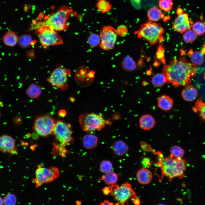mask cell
Returning a JSON list of instances; mask_svg holds the SVG:
<instances>
[{
    "label": "cell",
    "mask_w": 205,
    "mask_h": 205,
    "mask_svg": "<svg viewBox=\"0 0 205 205\" xmlns=\"http://www.w3.org/2000/svg\"><path fill=\"white\" fill-rule=\"evenodd\" d=\"M196 66L190 64L185 57L179 60H174L171 64L164 66L162 73L164 75L166 83H171L175 88L189 85L191 77L195 76L196 73Z\"/></svg>",
    "instance_id": "cell-1"
},
{
    "label": "cell",
    "mask_w": 205,
    "mask_h": 205,
    "mask_svg": "<svg viewBox=\"0 0 205 205\" xmlns=\"http://www.w3.org/2000/svg\"><path fill=\"white\" fill-rule=\"evenodd\" d=\"M159 162L162 172L164 176L172 179L175 177L182 178L187 166V161L184 159L175 157L170 155L164 157L161 155L159 157Z\"/></svg>",
    "instance_id": "cell-2"
},
{
    "label": "cell",
    "mask_w": 205,
    "mask_h": 205,
    "mask_svg": "<svg viewBox=\"0 0 205 205\" xmlns=\"http://www.w3.org/2000/svg\"><path fill=\"white\" fill-rule=\"evenodd\" d=\"M72 11L73 9L70 7L62 6L43 22L40 27L44 26L50 27L56 31L66 30L69 26L67 20Z\"/></svg>",
    "instance_id": "cell-3"
},
{
    "label": "cell",
    "mask_w": 205,
    "mask_h": 205,
    "mask_svg": "<svg viewBox=\"0 0 205 205\" xmlns=\"http://www.w3.org/2000/svg\"><path fill=\"white\" fill-rule=\"evenodd\" d=\"M164 32V29L159 24L149 20L142 25L135 34L139 38L148 41L152 46L163 41Z\"/></svg>",
    "instance_id": "cell-4"
},
{
    "label": "cell",
    "mask_w": 205,
    "mask_h": 205,
    "mask_svg": "<svg viewBox=\"0 0 205 205\" xmlns=\"http://www.w3.org/2000/svg\"><path fill=\"white\" fill-rule=\"evenodd\" d=\"M79 121L82 129L88 133L100 131L110 123L101 115L93 112H85L81 114Z\"/></svg>",
    "instance_id": "cell-5"
},
{
    "label": "cell",
    "mask_w": 205,
    "mask_h": 205,
    "mask_svg": "<svg viewBox=\"0 0 205 205\" xmlns=\"http://www.w3.org/2000/svg\"><path fill=\"white\" fill-rule=\"evenodd\" d=\"M110 195L114 200L122 205L128 204V201L133 200L137 195L130 183L128 182L119 186L116 183L111 186Z\"/></svg>",
    "instance_id": "cell-6"
},
{
    "label": "cell",
    "mask_w": 205,
    "mask_h": 205,
    "mask_svg": "<svg viewBox=\"0 0 205 205\" xmlns=\"http://www.w3.org/2000/svg\"><path fill=\"white\" fill-rule=\"evenodd\" d=\"M71 75V71L69 69L59 65L47 77L46 80L57 89L64 91L68 89L67 80Z\"/></svg>",
    "instance_id": "cell-7"
},
{
    "label": "cell",
    "mask_w": 205,
    "mask_h": 205,
    "mask_svg": "<svg viewBox=\"0 0 205 205\" xmlns=\"http://www.w3.org/2000/svg\"><path fill=\"white\" fill-rule=\"evenodd\" d=\"M36 32L40 43L44 48L63 44L61 37L55 30L50 27L41 26L37 29Z\"/></svg>",
    "instance_id": "cell-8"
},
{
    "label": "cell",
    "mask_w": 205,
    "mask_h": 205,
    "mask_svg": "<svg viewBox=\"0 0 205 205\" xmlns=\"http://www.w3.org/2000/svg\"><path fill=\"white\" fill-rule=\"evenodd\" d=\"M60 172L56 167L51 166L43 167L39 165L35 172V177L33 181L36 187H39L45 183H50L58 178Z\"/></svg>",
    "instance_id": "cell-9"
},
{
    "label": "cell",
    "mask_w": 205,
    "mask_h": 205,
    "mask_svg": "<svg viewBox=\"0 0 205 205\" xmlns=\"http://www.w3.org/2000/svg\"><path fill=\"white\" fill-rule=\"evenodd\" d=\"M52 134L60 144L63 146L68 145L74 142L72 136L71 126L64 121H56Z\"/></svg>",
    "instance_id": "cell-10"
},
{
    "label": "cell",
    "mask_w": 205,
    "mask_h": 205,
    "mask_svg": "<svg viewBox=\"0 0 205 205\" xmlns=\"http://www.w3.org/2000/svg\"><path fill=\"white\" fill-rule=\"evenodd\" d=\"M56 121L49 114L39 116L35 120L33 128L39 135L46 137L52 133Z\"/></svg>",
    "instance_id": "cell-11"
},
{
    "label": "cell",
    "mask_w": 205,
    "mask_h": 205,
    "mask_svg": "<svg viewBox=\"0 0 205 205\" xmlns=\"http://www.w3.org/2000/svg\"><path fill=\"white\" fill-rule=\"evenodd\" d=\"M101 42L100 47L105 50L113 48L116 42V30L110 25L103 26L100 31Z\"/></svg>",
    "instance_id": "cell-12"
},
{
    "label": "cell",
    "mask_w": 205,
    "mask_h": 205,
    "mask_svg": "<svg viewBox=\"0 0 205 205\" xmlns=\"http://www.w3.org/2000/svg\"><path fill=\"white\" fill-rule=\"evenodd\" d=\"M193 24L192 21L189 19L188 15L183 13L176 18L172 27L175 31L182 34L191 29Z\"/></svg>",
    "instance_id": "cell-13"
},
{
    "label": "cell",
    "mask_w": 205,
    "mask_h": 205,
    "mask_svg": "<svg viewBox=\"0 0 205 205\" xmlns=\"http://www.w3.org/2000/svg\"><path fill=\"white\" fill-rule=\"evenodd\" d=\"M16 140L10 135L3 134L0 136V151L3 153H16Z\"/></svg>",
    "instance_id": "cell-14"
},
{
    "label": "cell",
    "mask_w": 205,
    "mask_h": 205,
    "mask_svg": "<svg viewBox=\"0 0 205 205\" xmlns=\"http://www.w3.org/2000/svg\"><path fill=\"white\" fill-rule=\"evenodd\" d=\"M80 68V79L77 81V84L82 87H85L89 86L92 82L94 78L95 73L91 71L88 67L84 66Z\"/></svg>",
    "instance_id": "cell-15"
},
{
    "label": "cell",
    "mask_w": 205,
    "mask_h": 205,
    "mask_svg": "<svg viewBox=\"0 0 205 205\" xmlns=\"http://www.w3.org/2000/svg\"><path fill=\"white\" fill-rule=\"evenodd\" d=\"M155 123L154 118L149 114L142 115L139 118V126L144 130L148 131L151 130L154 127Z\"/></svg>",
    "instance_id": "cell-16"
},
{
    "label": "cell",
    "mask_w": 205,
    "mask_h": 205,
    "mask_svg": "<svg viewBox=\"0 0 205 205\" xmlns=\"http://www.w3.org/2000/svg\"><path fill=\"white\" fill-rule=\"evenodd\" d=\"M136 178L140 183L143 185L147 184L151 181L153 178V174L149 169L142 168L137 172Z\"/></svg>",
    "instance_id": "cell-17"
},
{
    "label": "cell",
    "mask_w": 205,
    "mask_h": 205,
    "mask_svg": "<svg viewBox=\"0 0 205 205\" xmlns=\"http://www.w3.org/2000/svg\"><path fill=\"white\" fill-rule=\"evenodd\" d=\"M112 149L114 153L118 157H121L127 153L129 150V147L124 141L117 140L112 145Z\"/></svg>",
    "instance_id": "cell-18"
},
{
    "label": "cell",
    "mask_w": 205,
    "mask_h": 205,
    "mask_svg": "<svg viewBox=\"0 0 205 205\" xmlns=\"http://www.w3.org/2000/svg\"><path fill=\"white\" fill-rule=\"evenodd\" d=\"M173 100L169 96L163 94L158 98L157 100V106L160 109L165 111L171 110L173 107Z\"/></svg>",
    "instance_id": "cell-19"
},
{
    "label": "cell",
    "mask_w": 205,
    "mask_h": 205,
    "mask_svg": "<svg viewBox=\"0 0 205 205\" xmlns=\"http://www.w3.org/2000/svg\"><path fill=\"white\" fill-rule=\"evenodd\" d=\"M88 133L84 136L82 138L83 145L87 149H92L97 146L98 138L95 135L91 133Z\"/></svg>",
    "instance_id": "cell-20"
},
{
    "label": "cell",
    "mask_w": 205,
    "mask_h": 205,
    "mask_svg": "<svg viewBox=\"0 0 205 205\" xmlns=\"http://www.w3.org/2000/svg\"><path fill=\"white\" fill-rule=\"evenodd\" d=\"M19 37L15 32L9 30L3 35V42L7 46L11 47H14L18 44Z\"/></svg>",
    "instance_id": "cell-21"
},
{
    "label": "cell",
    "mask_w": 205,
    "mask_h": 205,
    "mask_svg": "<svg viewBox=\"0 0 205 205\" xmlns=\"http://www.w3.org/2000/svg\"><path fill=\"white\" fill-rule=\"evenodd\" d=\"M181 95L184 100L190 102L196 99L198 96V93L196 89L194 86L189 85L185 87L183 90Z\"/></svg>",
    "instance_id": "cell-22"
},
{
    "label": "cell",
    "mask_w": 205,
    "mask_h": 205,
    "mask_svg": "<svg viewBox=\"0 0 205 205\" xmlns=\"http://www.w3.org/2000/svg\"><path fill=\"white\" fill-rule=\"evenodd\" d=\"M42 90L40 86L36 83L31 84L26 91L27 95L30 98L35 99L38 98L41 94Z\"/></svg>",
    "instance_id": "cell-23"
},
{
    "label": "cell",
    "mask_w": 205,
    "mask_h": 205,
    "mask_svg": "<svg viewBox=\"0 0 205 205\" xmlns=\"http://www.w3.org/2000/svg\"><path fill=\"white\" fill-rule=\"evenodd\" d=\"M147 16L149 21L155 22L163 18L164 15L160 9L154 6L151 7L148 10Z\"/></svg>",
    "instance_id": "cell-24"
},
{
    "label": "cell",
    "mask_w": 205,
    "mask_h": 205,
    "mask_svg": "<svg viewBox=\"0 0 205 205\" xmlns=\"http://www.w3.org/2000/svg\"><path fill=\"white\" fill-rule=\"evenodd\" d=\"M36 42L30 35L24 34L19 37L18 44L21 48H25L34 45Z\"/></svg>",
    "instance_id": "cell-25"
},
{
    "label": "cell",
    "mask_w": 205,
    "mask_h": 205,
    "mask_svg": "<svg viewBox=\"0 0 205 205\" xmlns=\"http://www.w3.org/2000/svg\"><path fill=\"white\" fill-rule=\"evenodd\" d=\"M121 66L124 70L129 72L134 71L136 68L135 62L128 56H125L124 58L121 62Z\"/></svg>",
    "instance_id": "cell-26"
},
{
    "label": "cell",
    "mask_w": 205,
    "mask_h": 205,
    "mask_svg": "<svg viewBox=\"0 0 205 205\" xmlns=\"http://www.w3.org/2000/svg\"><path fill=\"white\" fill-rule=\"evenodd\" d=\"M118 178V175L111 171L102 175L99 180L103 181L107 185L111 186L116 183Z\"/></svg>",
    "instance_id": "cell-27"
},
{
    "label": "cell",
    "mask_w": 205,
    "mask_h": 205,
    "mask_svg": "<svg viewBox=\"0 0 205 205\" xmlns=\"http://www.w3.org/2000/svg\"><path fill=\"white\" fill-rule=\"evenodd\" d=\"M188 53L190 56L191 60L193 64L200 65L204 63V58L201 52L198 51L193 52L192 50H190Z\"/></svg>",
    "instance_id": "cell-28"
},
{
    "label": "cell",
    "mask_w": 205,
    "mask_h": 205,
    "mask_svg": "<svg viewBox=\"0 0 205 205\" xmlns=\"http://www.w3.org/2000/svg\"><path fill=\"white\" fill-rule=\"evenodd\" d=\"M193 110L194 112L198 111L202 120L205 121V102L200 99H198Z\"/></svg>",
    "instance_id": "cell-29"
},
{
    "label": "cell",
    "mask_w": 205,
    "mask_h": 205,
    "mask_svg": "<svg viewBox=\"0 0 205 205\" xmlns=\"http://www.w3.org/2000/svg\"><path fill=\"white\" fill-rule=\"evenodd\" d=\"M153 84L157 87L163 86L166 83L165 77L162 73H158L154 75L151 79Z\"/></svg>",
    "instance_id": "cell-30"
},
{
    "label": "cell",
    "mask_w": 205,
    "mask_h": 205,
    "mask_svg": "<svg viewBox=\"0 0 205 205\" xmlns=\"http://www.w3.org/2000/svg\"><path fill=\"white\" fill-rule=\"evenodd\" d=\"M97 7L101 12L105 13L110 11L112 8V6L106 0H98L97 4Z\"/></svg>",
    "instance_id": "cell-31"
},
{
    "label": "cell",
    "mask_w": 205,
    "mask_h": 205,
    "mask_svg": "<svg viewBox=\"0 0 205 205\" xmlns=\"http://www.w3.org/2000/svg\"><path fill=\"white\" fill-rule=\"evenodd\" d=\"M191 28L193 32L198 36L201 35L205 32V24L201 21H197L193 24Z\"/></svg>",
    "instance_id": "cell-32"
},
{
    "label": "cell",
    "mask_w": 205,
    "mask_h": 205,
    "mask_svg": "<svg viewBox=\"0 0 205 205\" xmlns=\"http://www.w3.org/2000/svg\"><path fill=\"white\" fill-rule=\"evenodd\" d=\"M113 167L112 162L109 160H104L100 163L99 171L104 174L111 171Z\"/></svg>",
    "instance_id": "cell-33"
},
{
    "label": "cell",
    "mask_w": 205,
    "mask_h": 205,
    "mask_svg": "<svg viewBox=\"0 0 205 205\" xmlns=\"http://www.w3.org/2000/svg\"><path fill=\"white\" fill-rule=\"evenodd\" d=\"M170 151L171 155L177 158H182L184 153V150L178 145L172 146L170 149Z\"/></svg>",
    "instance_id": "cell-34"
},
{
    "label": "cell",
    "mask_w": 205,
    "mask_h": 205,
    "mask_svg": "<svg viewBox=\"0 0 205 205\" xmlns=\"http://www.w3.org/2000/svg\"><path fill=\"white\" fill-rule=\"evenodd\" d=\"M197 37V35L191 29L184 32L183 35V40L187 43L193 42L196 39Z\"/></svg>",
    "instance_id": "cell-35"
},
{
    "label": "cell",
    "mask_w": 205,
    "mask_h": 205,
    "mask_svg": "<svg viewBox=\"0 0 205 205\" xmlns=\"http://www.w3.org/2000/svg\"><path fill=\"white\" fill-rule=\"evenodd\" d=\"M87 42L91 47H96L99 45L100 43V37L97 34L92 33L89 35L88 38Z\"/></svg>",
    "instance_id": "cell-36"
},
{
    "label": "cell",
    "mask_w": 205,
    "mask_h": 205,
    "mask_svg": "<svg viewBox=\"0 0 205 205\" xmlns=\"http://www.w3.org/2000/svg\"><path fill=\"white\" fill-rule=\"evenodd\" d=\"M159 6L163 11L168 12L171 9L173 5L172 0H160Z\"/></svg>",
    "instance_id": "cell-37"
},
{
    "label": "cell",
    "mask_w": 205,
    "mask_h": 205,
    "mask_svg": "<svg viewBox=\"0 0 205 205\" xmlns=\"http://www.w3.org/2000/svg\"><path fill=\"white\" fill-rule=\"evenodd\" d=\"M4 204L6 205H15L17 201L15 195L13 194L8 193L3 199Z\"/></svg>",
    "instance_id": "cell-38"
},
{
    "label": "cell",
    "mask_w": 205,
    "mask_h": 205,
    "mask_svg": "<svg viewBox=\"0 0 205 205\" xmlns=\"http://www.w3.org/2000/svg\"><path fill=\"white\" fill-rule=\"evenodd\" d=\"M116 30L117 34L121 36H126L128 33V29L124 25L119 26Z\"/></svg>",
    "instance_id": "cell-39"
},
{
    "label": "cell",
    "mask_w": 205,
    "mask_h": 205,
    "mask_svg": "<svg viewBox=\"0 0 205 205\" xmlns=\"http://www.w3.org/2000/svg\"><path fill=\"white\" fill-rule=\"evenodd\" d=\"M157 58L162 60L163 62H165L164 60V49L161 46H159L157 52Z\"/></svg>",
    "instance_id": "cell-40"
},
{
    "label": "cell",
    "mask_w": 205,
    "mask_h": 205,
    "mask_svg": "<svg viewBox=\"0 0 205 205\" xmlns=\"http://www.w3.org/2000/svg\"><path fill=\"white\" fill-rule=\"evenodd\" d=\"M102 190L103 194L105 195H108L110 194V188L109 187H105L102 189Z\"/></svg>",
    "instance_id": "cell-41"
},
{
    "label": "cell",
    "mask_w": 205,
    "mask_h": 205,
    "mask_svg": "<svg viewBox=\"0 0 205 205\" xmlns=\"http://www.w3.org/2000/svg\"><path fill=\"white\" fill-rule=\"evenodd\" d=\"M100 204L101 205H112L114 204L113 202H111L108 200H105L103 202L100 203Z\"/></svg>",
    "instance_id": "cell-42"
},
{
    "label": "cell",
    "mask_w": 205,
    "mask_h": 205,
    "mask_svg": "<svg viewBox=\"0 0 205 205\" xmlns=\"http://www.w3.org/2000/svg\"><path fill=\"white\" fill-rule=\"evenodd\" d=\"M66 114V112L64 110H60L59 112V115L62 117H64L65 116Z\"/></svg>",
    "instance_id": "cell-43"
},
{
    "label": "cell",
    "mask_w": 205,
    "mask_h": 205,
    "mask_svg": "<svg viewBox=\"0 0 205 205\" xmlns=\"http://www.w3.org/2000/svg\"><path fill=\"white\" fill-rule=\"evenodd\" d=\"M133 203L135 205H139L140 204V201L139 198H136L133 200Z\"/></svg>",
    "instance_id": "cell-44"
},
{
    "label": "cell",
    "mask_w": 205,
    "mask_h": 205,
    "mask_svg": "<svg viewBox=\"0 0 205 205\" xmlns=\"http://www.w3.org/2000/svg\"><path fill=\"white\" fill-rule=\"evenodd\" d=\"M183 13V10L182 9L178 8L177 10V13L178 15H180L182 14Z\"/></svg>",
    "instance_id": "cell-45"
},
{
    "label": "cell",
    "mask_w": 205,
    "mask_h": 205,
    "mask_svg": "<svg viewBox=\"0 0 205 205\" xmlns=\"http://www.w3.org/2000/svg\"><path fill=\"white\" fill-rule=\"evenodd\" d=\"M4 204L3 199L0 196V205Z\"/></svg>",
    "instance_id": "cell-46"
},
{
    "label": "cell",
    "mask_w": 205,
    "mask_h": 205,
    "mask_svg": "<svg viewBox=\"0 0 205 205\" xmlns=\"http://www.w3.org/2000/svg\"><path fill=\"white\" fill-rule=\"evenodd\" d=\"M202 53L205 54V47L203 48L202 50Z\"/></svg>",
    "instance_id": "cell-47"
},
{
    "label": "cell",
    "mask_w": 205,
    "mask_h": 205,
    "mask_svg": "<svg viewBox=\"0 0 205 205\" xmlns=\"http://www.w3.org/2000/svg\"><path fill=\"white\" fill-rule=\"evenodd\" d=\"M78 203L77 204H78V203H79V204H81V202L80 201H77L76 202V203Z\"/></svg>",
    "instance_id": "cell-48"
},
{
    "label": "cell",
    "mask_w": 205,
    "mask_h": 205,
    "mask_svg": "<svg viewBox=\"0 0 205 205\" xmlns=\"http://www.w3.org/2000/svg\"><path fill=\"white\" fill-rule=\"evenodd\" d=\"M204 79H205V72H204Z\"/></svg>",
    "instance_id": "cell-49"
},
{
    "label": "cell",
    "mask_w": 205,
    "mask_h": 205,
    "mask_svg": "<svg viewBox=\"0 0 205 205\" xmlns=\"http://www.w3.org/2000/svg\"><path fill=\"white\" fill-rule=\"evenodd\" d=\"M1 116V112L0 111V117Z\"/></svg>",
    "instance_id": "cell-50"
}]
</instances>
